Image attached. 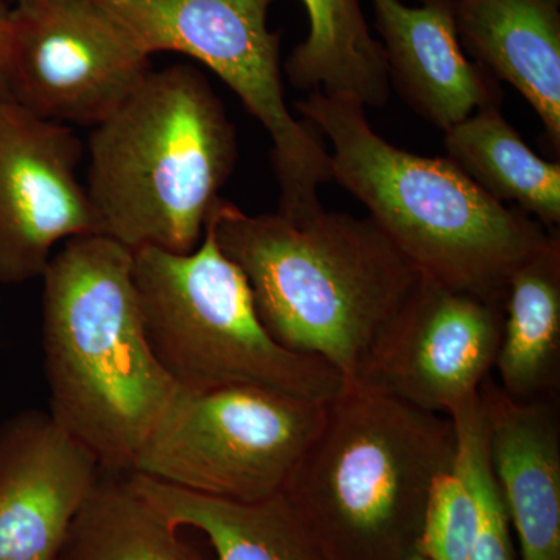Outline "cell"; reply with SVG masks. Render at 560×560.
Instances as JSON below:
<instances>
[{
	"instance_id": "5bb4252c",
	"label": "cell",
	"mask_w": 560,
	"mask_h": 560,
	"mask_svg": "<svg viewBox=\"0 0 560 560\" xmlns=\"http://www.w3.org/2000/svg\"><path fill=\"white\" fill-rule=\"evenodd\" d=\"M490 466L521 560H560V420L555 399L518 400L492 381L480 389Z\"/></svg>"
},
{
	"instance_id": "7402d4cb",
	"label": "cell",
	"mask_w": 560,
	"mask_h": 560,
	"mask_svg": "<svg viewBox=\"0 0 560 560\" xmlns=\"http://www.w3.org/2000/svg\"><path fill=\"white\" fill-rule=\"evenodd\" d=\"M477 528V501L455 463L431 488L416 548L433 560H470Z\"/></svg>"
},
{
	"instance_id": "7a4b0ae2",
	"label": "cell",
	"mask_w": 560,
	"mask_h": 560,
	"mask_svg": "<svg viewBox=\"0 0 560 560\" xmlns=\"http://www.w3.org/2000/svg\"><path fill=\"white\" fill-rule=\"evenodd\" d=\"M132 264L108 235H83L40 276L49 412L109 471L131 470L180 389L147 338Z\"/></svg>"
},
{
	"instance_id": "ba28073f",
	"label": "cell",
	"mask_w": 560,
	"mask_h": 560,
	"mask_svg": "<svg viewBox=\"0 0 560 560\" xmlns=\"http://www.w3.org/2000/svg\"><path fill=\"white\" fill-rule=\"evenodd\" d=\"M326 404L259 386L180 388L130 471L215 499H271L315 438Z\"/></svg>"
},
{
	"instance_id": "d6986e66",
	"label": "cell",
	"mask_w": 560,
	"mask_h": 560,
	"mask_svg": "<svg viewBox=\"0 0 560 560\" xmlns=\"http://www.w3.org/2000/svg\"><path fill=\"white\" fill-rule=\"evenodd\" d=\"M308 35L285 62L296 90L349 97L382 108L390 94L381 39L374 38L360 0H302Z\"/></svg>"
},
{
	"instance_id": "4fadbf2b",
	"label": "cell",
	"mask_w": 560,
	"mask_h": 560,
	"mask_svg": "<svg viewBox=\"0 0 560 560\" xmlns=\"http://www.w3.org/2000/svg\"><path fill=\"white\" fill-rule=\"evenodd\" d=\"M390 90L445 131L488 106H501L499 81L460 47L455 0H371Z\"/></svg>"
},
{
	"instance_id": "52a82bcc",
	"label": "cell",
	"mask_w": 560,
	"mask_h": 560,
	"mask_svg": "<svg viewBox=\"0 0 560 560\" xmlns=\"http://www.w3.org/2000/svg\"><path fill=\"white\" fill-rule=\"evenodd\" d=\"M149 57L178 51L201 61L237 94L272 140L280 215L323 212L330 154L307 121L294 119L280 72V35L268 27L275 0H97Z\"/></svg>"
},
{
	"instance_id": "ac0fdd59",
	"label": "cell",
	"mask_w": 560,
	"mask_h": 560,
	"mask_svg": "<svg viewBox=\"0 0 560 560\" xmlns=\"http://www.w3.org/2000/svg\"><path fill=\"white\" fill-rule=\"evenodd\" d=\"M447 158L490 198L547 230L560 224V162L537 156L501 106L475 110L444 131Z\"/></svg>"
},
{
	"instance_id": "6da1fadb",
	"label": "cell",
	"mask_w": 560,
	"mask_h": 560,
	"mask_svg": "<svg viewBox=\"0 0 560 560\" xmlns=\"http://www.w3.org/2000/svg\"><path fill=\"white\" fill-rule=\"evenodd\" d=\"M206 223L246 276L272 340L323 360L345 381L366 374L422 279L371 217L326 209L302 221L249 215L220 197Z\"/></svg>"
},
{
	"instance_id": "5b68a950",
	"label": "cell",
	"mask_w": 560,
	"mask_h": 560,
	"mask_svg": "<svg viewBox=\"0 0 560 560\" xmlns=\"http://www.w3.org/2000/svg\"><path fill=\"white\" fill-rule=\"evenodd\" d=\"M86 191L103 235L132 253L197 249L237 162L226 109L200 70H149L92 128Z\"/></svg>"
},
{
	"instance_id": "cb8c5ba5",
	"label": "cell",
	"mask_w": 560,
	"mask_h": 560,
	"mask_svg": "<svg viewBox=\"0 0 560 560\" xmlns=\"http://www.w3.org/2000/svg\"><path fill=\"white\" fill-rule=\"evenodd\" d=\"M404 560H433L430 559L429 556L423 555L422 551L419 550V548H416V550H412L410 555L407 556Z\"/></svg>"
},
{
	"instance_id": "7c38bea8",
	"label": "cell",
	"mask_w": 560,
	"mask_h": 560,
	"mask_svg": "<svg viewBox=\"0 0 560 560\" xmlns=\"http://www.w3.org/2000/svg\"><path fill=\"white\" fill-rule=\"evenodd\" d=\"M101 460L49 411L0 425V560H57L102 477Z\"/></svg>"
},
{
	"instance_id": "603a6c76",
	"label": "cell",
	"mask_w": 560,
	"mask_h": 560,
	"mask_svg": "<svg viewBox=\"0 0 560 560\" xmlns=\"http://www.w3.org/2000/svg\"><path fill=\"white\" fill-rule=\"evenodd\" d=\"M0 98L10 97V25L7 11L0 9Z\"/></svg>"
},
{
	"instance_id": "8992f818",
	"label": "cell",
	"mask_w": 560,
	"mask_h": 560,
	"mask_svg": "<svg viewBox=\"0 0 560 560\" xmlns=\"http://www.w3.org/2000/svg\"><path fill=\"white\" fill-rule=\"evenodd\" d=\"M143 327L154 355L184 389L259 386L329 401L345 377L316 357L282 348L257 315L248 280L206 223L197 249L132 253Z\"/></svg>"
},
{
	"instance_id": "2e32d148",
	"label": "cell",
	"mask_w": 560,
	"mask_h": 560,
	"mask_svg": "<svg viewBox=\"0 0 560 560\" xmlns=\"http://www.w3.org/2000/svg\"><path fill=\"white\" fill-rule=\"evenodd\" d=\"M128 477L175 528L200 530L215 560H329L282 492L243 503L173 488L135 471Z\"/></svg>"
},
{
	"instance_id": "30bf717a",
	"label": "cell",
	"mask_w": 560,
	"mask_h": 560,
	"mask_svg": "<svg viewBox=\"0 0 560 560\" xmlns=\"http://www.w3.org/2000/svg\"><path fill=\"white\" fill-rule=\"evenodd\" d=\"M81 156L72 127L0 98V283L40 278L58 243L103 234Z\"/></svg>"
},
{
	"instance_id": "8fae6325",
	"label": "cell",
	"mask_w": 560,
	"mask_h": 560,
	"mask_svg": "<svg viewBox=\"0 0 560 560\" xmlns=\"http://www.w3.org/2000/svg\"><path fill=\"white\" fill-rule=\"evenodd\" d=\"M503 304L420 279L372 352L363 377L420 410L451 418L478 399L499 353Z\"/></svg>"
},
{
	"instance_id": "ffe728a7",
	"label": "cell",
	"mask_w": 560,
	"mask_h": 560,
	"mask_svg": "<svg viewBox=\"0 0 560 560\" xmlns=\"http://www.w3.org/2000/svg\"><path fill=\"white\" fill-rule=\"evenodd\" d=\"M57 560H205L132 488L128 471L103 469Z\"/></svg>"
},
{
	"instance_id": "3957f363",
	"label": "cell",
	"mask_w": 560,
	"mask_h": 560,
	"mask_svg": "<svg viewBox=\"0 0 560 560\" xmlns=\"http://www.w3.org/2000/svg\"><path fill=\"white\" fill-rule=\"evenodd\" d=\"M296 108L330 140L331 180L366 206L423 278L503 304L512 271L550 230L490 198L448 158L393 145L353 98L313 91Z\"/></svg>"
},
{
	"instance_id": "9a60e30c",
	"label": "cell",
	"mask_w": 560,
	"mask_h": 560,
	"mask_svg": "<svg viewBox=\"0 0 560 560\" xmlns=\"http://www.w3.org/2000/svg\"><path fill=\"white\" fill-rule=\"evenodd\" d=\"M456 32L471 61L506 81L560 150V0H455Z\"/></svg>"
},
{
	"instance_id": "277c9868",
	"label": "cell",
	"mask_w": 560,
	"mask_h": 560,
	"mask_svg": "<svg viewBox=\"0 0 560 560\" xmlns=\"http://www.w3.org/2000/svg\"><path fill=\"white\" fill-rule=\"evenodd\" d=\"M456 453L451 418L353 378L327 401L282 493L329 560H404Z\"/></svg>"
},
{
	"instance_id": "e0dca14e",
	"label": "cell",
	"mask_w": 560,
	"mask_h": 560,
	"mask_svg": "<svg viewBox=\"0 0 560 560\" xmlns=\"http://www.w3.org/2000/svg\"><path fill=\"white\" fill-rule=\"evenodd\" d=\"M493 371L508 396L555 399L560 381V237L547 241L512 271L503 301Z\"/></svg>"
},
{
	"instance_id": "d4e9b609",
	"label": "cell",
	"mask_w": 560,
	"mask_h": 560,
	"mask_svg": "<svg viewBox=\"0 0 560 560\" xmlns=\"http://www.w3.org/2000/svg\"><path fill=\"white\" fill-rule=\"evenodd\" d=\"M16 3L32 2V0H14Z\"/></svg>"
},
{
	"instance_id": "9c48e42d",
	"label": "cell",
	"mask_w": 560,
	"mask_h": 560,
	"mask_svg": "<svg viewBox=\"0 0 560 560\" xmlns=\"http://www.w3.org/2000/svg\"><path fill=\"white\" fill-rule=\"evenodd\" d=\"M7 20L11 101L44 119L94 128L151 69L97 0L16 3Z\"/></svg>"
},
{
	"instance_id": "44dd1931",
	"label": "cell",
	"mask_w": 560,
	"mask_h": 560,
	"mask_svg": "<svg viewBox=\"0 0 560 560\" xmlns=\"http://www.w3.org/2000/svg\"><path fill=\"white\" fill-rule=\"evenodd\" d=\"M451 419L458 442L456 464L477 501L478 528L470 560H517L510 515L490 466L480 396L453 412Z\"/></svg>"
}]
</instances>
